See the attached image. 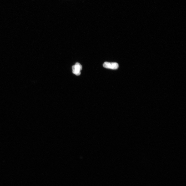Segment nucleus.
Listing matches in <instances>:
<instances>
[{"mask_svg": "<svg viewBox=\"0 0 186 186\" xmlns=\"http://www.w3.org/2000/svg\"><path fill=\"white\" fill-rule=\"evenodd\" d=\"M72 68L73 74L77 76L80 75V71L82 69V67L80 63H76L75 65L72 66Z\"/></svg>", "mask_w": 186, "mask_h": 186, "instance_id": "obj_1", "label": "nucleus"}, {"mask_svg": "<svg viewBox=\"0 0 186 186\" xmlns=\"http://www.w3.org/2000/svg\"><path fill=\"white\" fill-rule=\"evenodd\" d=\"M103 66L105 68L112 70L117 69L119 67L118 64L117 63L108 62H105L103 64Z\"/></svg>", "mask_w": 186, "mask_h": 186, "instance_id": "obj_2", "label": "nucleus"}]
</instances>
